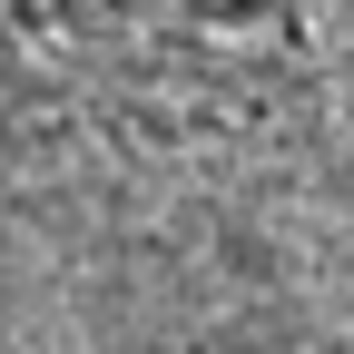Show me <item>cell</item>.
<instances>
[{"label": "cell", "mask_w": 354, "mask_h": 354, "mask_svg": "<svg viewBox=\"0 0 354 354\" xmlns=\"http://www.w3.org/2000/svg\"><path fill=\"white\" fill-rule=\"evenodd\" d=\"M354 39V0H0V109L30 88H246Z\"/></svg>", "instance_id": "obj_1"}]
</instances>
